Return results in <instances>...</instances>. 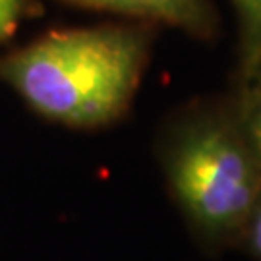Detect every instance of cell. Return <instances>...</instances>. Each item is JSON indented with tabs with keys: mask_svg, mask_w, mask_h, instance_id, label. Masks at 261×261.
<instances>
[{
	"mask_svg": "<svg viewBox=\"0 0 261 261\" xmlns=\"http://www.w3.org/2000/svg\"><path fill=\"white\" fill-rule=\"evenodd\" d=\"M151 23L50 31L0 58V80L50 120L99 128L130 109L147 64Z\"/></svg>",
	"mask_w": 261,
	"mask_h": 261,
	"instance_id": "cell-1",
	"label": "cell"
},
{
	"mask_svg": "<svg viewBox=\"0 0 261 261\" xmlns=\"http://www.w3.org/2000/svg\"><path fill=\"white\" fill-rule=\"evenodd\" d=\"M168 186L196 234L236 246L261 192V168L236 122L230 97L201 101L178 116L163 147Z\"/></svg>",
	"mask_w": 261,
	"mask_h": 261,
	"instance_id": "cell-2",
	"label": "cell"
},
{
	"mask_svg": "<svg viewBox=\"0 0 261 261\" xmlns=\"http://www.w3.org/2000/svg\"><path fill=\"white\" fill-rule=\"evenodd\" d=\"M75 6L128 16L151 25L165 23L201 41L219 33L221 19L211 0H64Z\"/></svg>",
	"mask_w": 261,
	"mask_h": 261,
	"instance_id": "cell-3",
	"label": "cell"
},
{
	"mask_svg": "<svg viewBox=\"0 0 261 261\" xmlns=\"http://www.w3.org/2000/svg\"><path fill=\"white\" fill-rule=\"evenodd\" d=\"M238 25L236 85L250 84L261 72V0H230Z\"/></svg>",
	"mask_w": 261,
	"mask_h": 261,
	"instance_id": "cell-4",
	"label": "cell"
},
{
	"mask_svg": "<svg viewBox=\"0 0 261 261\" xmlns=\"http://www.w3.org/2000/svg\"><path fill=\"white\" fill-rule=\"evenodd\" d=\"M230 101L244 140L261 168V75L250 84L236 85Z\"/></svg>",
	"mask_w": 261,
	"mask_h": 261,
	"instance_id": "cell-5",
	"label": "cell"
},
{
	"mask_svg": "<svg viewBox=\"0 0 261 261\" xmlns=\"http://www.w3.org/2000/svg\"><path fill=\"white\" fill-rule=\"evenodd\" d=\"M41 12L35 0H0V43L18 29L19 21Z\"/></svg>",
	"mask_w": 261,
	"mask_h": 261,
	"instance_id": "cell-6",
	"label": "cell"
},
{
	"mask_svg": "<svg viewBox=\"0 0 261 261\" xmlns=\"http://www.w3.org/2000/svg\"><path fill=\"white\" fill-rule=\"evenodd\" d=\"M236 246L250 253L253 259L261 261V192L257 194L250 213L244 221Z\"/></svg>",
	"mask_w": 261,
	"mask_h": 261,
	"instance_id": "cell-7",
	"label": "cell"
},
{
	"mask_svg": "<svg viewBox=\"0 0 261 261\" xmlns=\"http://www.w3.org/2000/svg\"><path fill=\"white\" fill-rule=\"evenodd\" d=\"M259 75H261V72H259Z\"/></svg>",
	"mask_w": 261,
	"mask_h": 261,
	"instance_id": "cell-8",
	"label": "cell"
}]
</instances>
